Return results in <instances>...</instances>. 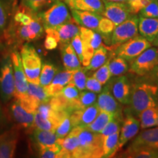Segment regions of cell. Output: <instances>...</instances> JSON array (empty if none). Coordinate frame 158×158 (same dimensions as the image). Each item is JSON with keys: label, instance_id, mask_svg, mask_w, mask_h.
Returning a JSON list of instances; mask_svg holds the SVG:
<instances>
[{"label": "cell", "instance_id": "8d00e7d4", "mask_svg": "<svg viewBox=\"0 0 158 158\" xmlns=\"http://www.w3.org/2000/svg\"><path fill=\"white\" fill-rule=\"evenodd\" d=\"M34 125L37 129L48 130V131L52 132H55L56 127H58V125L54 121L48 118H45L37 113L35 114Z\"/></svg>", "mask_w": 158, "mask_h": 158}, {"label": "cell", "instance_id": "f35d334b", "mask_svg": "<svg viewBox=\"0 0 158 158\" xmlns=\"http://www.w3.org/2000/svg\"><path fill=\"white\" fill-rule=\"evenodd\" d=\"M58 94L62 96L65 100L72 102L79 98L80 90L76 87L73 83L70 81L66 86L62 89V90Z\"/></svg>", "mask_w": 158, "mask_h": 158}, {"label": "cell", "instance_id": "4fadbf2b", "mask_svg": "<svg viewBox=\"0 0 158 158\" xmlns=\"http://www.w3.org/2000/svg\"><path fill=\"white\" fill-rule=\"evenodd\" d=\"M141 127V122L132 114H127L123 122L122 129L120 130L118 138V149H122L124 144L137 135Z\"/></svg>", "mask_w": 158, "mask_h": 158}, {"label": "cell", "instance_id": "c3c4849f", "mask_svg": "<svg viewBox=\"0 0 158 158\" xmlns=\"http://www.w3.org/2000/svg\"><path fill=\"white\" fill-rule=\"evenodd\" d=\"M152 0H134V1L128 2L127 4L129 5L132 13L133 15H136L140 13L144 7L149 5Z\"/></svg>", "mask_w": 158, "mask_h": 158}, {"label": "cell", "instance_id": "484cf974", "mask_svg": "<svg viewBox=\"0 0 158 158\" xmlns=\"http://www.w3.org/2000/svg\"><path fill=\"white\" fill-rule=\"evenodd\" d=\"M55 30L59 36L60 44H67L79 33V25L72 19L68 22L57 27Z\"/></svg>", "mask_w": 158, "mask_h": 158}, {"label": "cell", "instance_id": "603a6c76", "mask_svg": "<svg viewBox=\"0 0 158 158\" xmlns=\"http://www.w3.org/2000/svg\"><path fill=\"white\" fill-rule=\"evenodd\" d=\"M76 70H65L56 73L52 81L47 87H45L51 98L58 94L62 89L71 81L73 75Z\"/></svg>", "mask_w": 158, "mask_h": 158}, {"label": "cell", "instance_id": "ba28073f", "mask_svg": "<svg viewBox=\"0 0 158 158\" xmlns=\"http://www.w3.org/2000/svg\"><path fill=\"white\" fill-rule=\"evenodd\" d=\"M0 94L4 102H7L15 94V84L12 59L7 57L0 68Z\"/></svg>", "mask_w": 158, "mask_h": 158}, {"label": "cell", "instance_id": "816d5d0a", "mask_svg": "<svg viewBox=\"0 0 158 158\" xmlns=\"http://www.w3.org/2000/svg\"><path fill=\"white\" fill-rule=\"evenodd\" d=\"M71 45H72L73 48L76 51L79 60L81 62L83 59V43L81 38L79 35V33L71 40Z\"/></svg>", "mask_w": 158, "mask_h": 158}, {"label": "cell", "instance_id": "7a4b0ae2", "mask_svg": "<svg viewBox=\"0 0 158 158\" xmlns=\"http://www.w3.org/2000/svg\"><path fill=\"white\" fill-rule=\"evenodd\" d=\"M158 87L149 84H140L134 86L130 97V108L135 116L139 115L143 110L157 106L156 96Z\"/></svg>", "mask_w": 158, "mask_h": 158}, {"label": "cell", "instance_id": "8fae6325", "mask_svg": "<svg viewBox=\"0 0 158 158\" xmlns=\"http://www.w3.org/2000/svg\"><path fill=\"white\" fill-rule=\"evenodd\" d=\"M103 2L105 9L102 15L113 21L116 26L120 24L133 15L127 3L112 2Z\"/></svg>", "mask_w": 158, "mask_h": 158}, {"label": "cell", "instance_id": "e575fe53", "mask_svg": "<svg viewBox=\"0 0 158 158\" xmlns=\"http://www.w3.org/2000/svg\"><path fill=\"white\" fill-rule=\"evenodd\" d=\"M116 25L112 21L108 19V18L102 16L99 22L98 32L100 33L102 36V38L108 42L110 41V37H111L112 33L115 29Z\"/></svg>", "mask_w": 158, "mask_h": 158}, {"label": "cell", "instance_id": "94428289", "mask_svg": "<svg viewBox=\"0 0 158 158\" xmlns=\"http://www.w3.org/2000/svg\"></svg>", "mask_w": 158, "mask_h": 158}, {"label": "cell", "instance_id": "f6af8a7d", "mask_svg": "<svg viewBox=\"0 0 158 158\" xmlns=\"http://www.w3.org/2000/svg\"><path fill=\"white\" fill-rule=\"evenodd\" d=\"M62 149L61 143H56L54 146L40 149V156L43 158H57Z\"/></svg>", "mask_w": 158, "mask_h": 158}, {"label": "cell", "instance_id": "83f0119b", "mask_svg": "<svg viewBox=\"0 0 158 158\" xmlns=\"http://www.w3.org/2000/svg\"><path fill=\"white\" fill-rule=\"evenodd\" d=\"M142 129L158 126V108L157 106L149 107L143 110L138 115Z\"/></svg>", "mask_w": 158, "mask_h": 158}, {"label": "cell", "instance_id": "74e56055", "mask_svg": "<svg viewBox=\"0 0 158 158\" xmlns=\"http://www.w3.org/2000/svg\"><path fill=\"white\" fill-rule=\"evenodd\" d=\"M97 100V94L90 91H81L78 99L80 109L87 108L95 103Z\"/></svg>", "mask_w": 158, "mask_h": 158}, {"label": "cell", "instance_id": "bcb514c9", "mask_svg": "<svg viewBox=\"0 0 158 158\" xmlns=\"http://www.w3.org/2000/svg\"><path fill=\"white\" fill-rule=\"evenodd\" d=\"M86 79L87 78H86L85 72L81 68H80L74 72L71 82L73 83L76 87L81 92V91L86 89Z\"/></svg>", "mask_w": 158, "mask_h": 158}, {"label": "cell", "instance_id": "d6a6232c", "mask_svg": "<svg viewBox=\"0 0 158 158\" xmlns=\"http://www.w3.org/2000/svg\"><path fill=\"white\" fill-rule=\"evenodd\" d=\"M56 72L57 68L53 64L45 63L43 64L40 75V84L43 87H47L56 76Z\"/></svg>", "mask_w": 158, "mask_h": 158}, {"label": "cell", "instance_id": "3957f363", "mask_svg": "<svg viewBox=\"0 0 158 158\" xmlns=\"http://www.w3.org/2000/svg\"><path fill=\"white\" fill-rule=\"evenodd\" d=\"M20 54L27 81L40 84V75L42 69V62L35 48L32 45L26 44L21 48Z\"/></svg>", "mask_w": 158, "mask_h": 158}, {"label": "cell", "instance_id": "680465c9", "mask_svg": "<svg viewBox=\"0 0 158 158\" xmlns=\"http://www.w3.org/2000/svg\"><path fill=\"white\" fill-rule=\"evenodd\" d=\"M157 50H158V48H157Z\"/></svg>", "mask_w": 158, "mask_h": 158}, {"label": "cell", "instance_id": "11a10c76", "mask_svg": "<svg viewBox=\"0 0 158 158\" xmlns=\"http://www.w3.org/2000/svg\"><path fill=\"white\" fill-rule=\"evenodd\" d=\"M2 117V110H1V108H0V118Z\"/></svg>", "mask_w": 158, "mask_h": 158}, {"label": "cell", "instance_id": "4316f807", "mask_svg": "<svg viewBox=\"0 0 158 158\" xmlns=\"http://www.w3.org/2000/svg\"><path fill=\"white\" fill-rule=\"evenodd\" d=\"M122 114H116L114 113H110V112L100 110L99 112L98 115L97 116V117L94 118V121L89 125L87 126L86 129L89 130L91 132H93V133H100L105 127L107 125L108 122L113 120L114 118L117 117V116H120Z\"/></svg>", "mask_w": 158, "mask_h": 158}, {"label": "cell", "instance_id": "2e32d148", "mask_svg": "<svg viewBox=\"0 0 158 158\" xmlns=\"http://www.w3.org/2000/svg\"><path fill=\"white\" fill-rule=\"evenodd\" d=\"M111 92L119 103L129 105L132 89L127 78L120 76L112 85Z\"/></svg>", "mask_w": 158, "mask_h": 158}, {"label": "cell", "instance_id": "e0dca14e", "mask_svg": "<svg viewBox=\"0 0 158 158\" xmlns=\"http://www.w3.org/2000/svg\"><path fill=\"white\" fill-rule=\"evenodd\" d=\"M96 104L98 105L100 110L121 114V107L112 92H110L109 86H106L104 89L100 92Z\"/></svg>", "mask_w": 158, "mask_h": 158}, {"label": "cell", "instance_id": "5bb4252c", "mask_svg": "<svg viewBox=\"0 0 158 158\" xmlns=\"http://www.w3.org/2000/svg\"><path fill=\"white\" fill-rule=\"evenodd\" d=\"M12 116L17 123L23 127L29 128L34 125L35 114L27 109L21 103V100L16 98L11 107Z\"/></svg>", "mask_w": 158, "mask_h": 158}, {"label": "cell", "instance_id": "ac0fdd59", "mask_svg": "<svg viewBox=\"0 0 158 158\" xmlns=\"http://www.w3.org/2000/svg\"><path fill=\"white\" fill-rule=\"evenodd\" d=\"M62 149L59 158L76 157L79 148V138L76 127H73L66 137L62 140Z\"/></svg>", "mask_w": 158, "mask_h": 158}, {"label": "cell", "instance_id": "ffe728a7", "mask_svg": "<svg viewBox=\"0 0 158 158\" xmlns=\"http://www.w3.org/2000/svg\"><path fill=\"white\" fill-rule=\"evenodd\" d=\"M130 147H147L158 149V126L140 133L133 141Z\"/></svg>", "mask_w": 158, "mask_h": 158}, {"label": "cell", "instance_id": "7c38bea8", "mask_svg": "<svg viewBox=\"0 0 158 158\" xmlns=\"http://www.w3.org/2000/svg\"><path fill=\"white\" fill-rule=\"evenodd\" d=\"M100 111L97 104L83 109L76 110L70 114V121L73 128L79 127L86 128L94 121Z\"/></svg>", "mask_w": 158, "mask_h": 158}, {"label": "cell", "instance_id": "9c48e42d", "mask_svg": "<svg viewBox=\"0 0 158 158\" xmlns=\"http://www.w3.org/2000/svg\"><path fill=\"white\" fill-rule=\"evenodd\" d=\"M79 35L83 43L81 63L84 67H86L89 64L94 51L102 45V38L98 31L83 27H79Z\"/></svg>", "mask_w": 158, "mask_h": 158}, {"label": "cell", "instance_id": "7bdbcfd3", "mask_svg": "<svg viewBox=\"0 0 158 158\" xmlns=\"http://www.w3.org/2000/svg\"><path fill=\"white\" fill-rule=\"evenodd\" d=\"M70 114L65 116L61 123L59 124L58 127L55 130V133L59 138H64L68 135L72 130V124L70 121Z\"/></svg>", "mask_w": 158, "mask_h": 158}, {"label": "cell", "instance_id": "5b68a950", "mask_svg": "<svg viewBox=\"0 0 158 158\" xmlns=\"http://www.w3.org/2000/svg\"><path fill=\"white\" fill-rule=\"evenodd\" d=\"M138 21L139 17L133 15L124 22L116 26L110 41V44L114 47V50L118 45L138 35Z\"/></svg>", "mask_w": 158, "mask_h": 158}, {"label": "cell", "instance_id": "7402d4cb", "mask_svg": "<svg viewBox=\"0 0 158 158\" xmlns=\"http://www.w3.org/2000/svg\"><path fill=\"white\" fill-rule=\"evenodd\" d=\"M138 33L152 43L158 35V18L139 16Z\"/></svg>", "mask_w": 158, "mask_h": 158}, {"label": "cell", "instance_id": "9a60e30c", "mask_svg": "<svg viewBox=\"0 0 158 158\" xmlns=\"http://www.w3.org/2000/svg\"><path fill=\"white\" fill-rule=\"evenodd\" d=\"M71 15L75 21L80 27L88 28L98 31L99 22L102 17V15L90 11L71 10Z\"/></svg>", "mask_w": 158, "mask_h": 158}, {"label": "cell", "instance_id": "f546056e", "mask_svg": "<svg viewBox=\"0 0 158 158\" xmlns=\"http://www.w3.org/2000/svg\"><path fill=\"white\" fill-rule=\"evenodd\" d=\"M27 95L37 101L40 105L43 102H48L51 98L45 87H43L40 84L31 82H28Z\"/></svg>", "mask_w": 158, "mask_h": 158}, {"label": "cell", "instance_id": "8992f818", "mask_svg": "<svg viewBox=\"0 0 158 158\" xmlns=\"http://www.w3.org/2000/svg\"><path fill=\"white\" fill-rule=\"evenodd\" d=\"M152 45V43L141 35H137L118 45L115 49V53L116 56L122 57L127 62H132Z\"/></svg>", "mask_w": 158, "mask_h": 158}, {"label": "cell", "instance_id": "6f0895ef", "mask_svg": "<svg viewBox=\"0 0 158 158\" xmlns=\"http://www.w3.org/2000/svg\"><path fill=\"white\" fill-rule=\"evenodd\" d=\"M131 1H134V0H128V2H131Z\"/></svg>", "mask_w": 158, "mask_h": 158}, {"label": "cell", "instance_id": "ee69618b", "mask_svg": "<svg viewBox=\"0 0 158 158\" xmlns=\"http://www.w3.org/2000/svg\"><path fill=\"white\" fill-rule=\"evenodd\" d=\"M121 116L114 118L113 120H111L110 122H108L107 125H106L104 129L102 130L100 134H101L103 137H106V136L107 135L120 132V129H121V128H120V126H121Z\"/></svg>", "mask_w": 158, "mask_h": 158}, {"label": "cell", "instance_id": "b9f144b4", "mask_svg": "<svg viewBox=\"0 0 158 158\" xmlns=\"http://www.w3.org/2000/svg\"><path fill=\"white\" fill-rule=\"evenodd\" d=\"M16 23V22H15ZM17 24V35L21 40L23 41H32L38 38L37 35L31 31L29 25H22L16 23Z\"/></svg>", "mask_w": 158, "mask_h": 158}, {"label": "cell", "instance_id": "d4e9b609", "mask_svg": "<svg viewBox=\"0 0 158 158\" xmlns=\"http://www.w3.org/2000/svg\"><path fill=\"white\" fill-rule=\"evenodd\" d=\"M32 138L39 149L47 147L54 146L56 143H62V138L57 137L55 132L36 129L32 135Z\"/></svg>", "mask_w": 158, "mask_h": 158}, {"label": "cell", "instance_id": "4dcf8cb0", "mask_svg": "<svg viewBox=\"0 0 158 158\" xmlns=\"http://www.w3.org/2000/svg\"><path fill=\"white\" fill-rule=\"evenodd\" d=\"M108 48L103 45H100L97 50L94 51L93 56L91 59L89 64L85 67L86 70H94L101 67L104 63L106 62L108 58Z\"/></svg>", "mask_w": 158, "mask_h": 158}, {"label": "cell", "instance_id": "44dd1931", "mask_svg": "<svg viewBox=\"0 0 158 158\" xmlns=\"http://www.w3.org/2000/svg\"><path fill=\"white\" fill-rule=\"evenodd\" d=\"M64 2L71 10L90 11L100 15L105 9L102 0H64Z\"/></svg>", "mask_w": 158, "mask_h": 158}, {"label": "cell", "instance_id": "d590c367", "mask_svg": "<svg viewBox=\"0 0 158 158\" xmlns=\"http://www.w3.org/2000/svg\"><path fill=\"white\" fill-rule=\"evenodd\" d=\"M25 7L33 12H38L56 2L57 0H21Z\"/></svg>", "mask_w": 158, "mask_h": 158}, {"label": "cell", "instance_id": "7dc6e473", "mask_svg": "<svg viewBox=\"0 0 158 158\" xmlns=\"http://www.w3.org/2000/svg\"><path fill=\"white\" fill-rule=\"evenodd\" d=\"M139 16L146 18H158V1L152 0L147 7L140 11Z\"/></svg>", "mask_w": 158, "mask_h": 158}, {"label": "cell", "instance_id": "30bf717a", "mask_svg": "<svg viewBox=\"0 0 158 158\" xmlns=\"http://www.w3.org/2000/svg\"><path fill=\"white\" fill-rule=\"evenodd\" d=\"M13 63L14 78L15 84V94L17 98H22L27 96L28 90V81L23 70L21 54L18 51H15L11 56Z\"/></svg>", "mask_w": 158, "mask_h": 158}, {"label": "cell", "instance_id": "f5cc1de1", "mask_svg": "<svg viewBox=\"0 0 158 158\" xmlns=\"http://www.w3.org/2000/svg\"><path fill=\"white\" fill-rule=\"evenodd\" d=\"M102 2H112L127 3L128 0H102Z\"/></svg>", "mask_w": 158, "mask_h": 158}, {"label": "cell", "instance_id": "ab89813d", "mask_svg": "<svg viewBox=\"0 0 158 158\" xmlns=\"http://www.w3.org/2000/svg\"><path fill=\"white\" fill-rule=\"evenodd\" d=\"M108 63H109V59L106 61V62L104 63L101 67L97 69V71L92 76L102 85H106L107 84L110 77L112 76L110 72L109 67H108Z\"/></svg>", "mask_w": 158, "mask_h": 158}, {"label": "cell", "instance_id": "52a82bcc", "mask_svg": "<svg viewBox=\"0 0 158 158\" xmlns=\"http://www.w3.org/2000/svg\"><path fill=\"white\" fill-rule=\"evenodd\" d=\"M157 65L158 50L155 47H150L132 61L129 71L138 76H145L155 69Z\"/></svg>", "mask_w": 158, "mask_h": 158}, {"label": "cell", "instance_id": "9f6ffc18", "mask_svg": "<svg viewBox=\"0 0 158 158\" xmlns=\"http://www.w3.org/2000/svg\"><path fill=\"white\" fill-rule=\"evenodd\" d=\"M156 76H157V77L158 78V70H157V73H156Z\"/></svg>", "mask_w": 158, "mask_h": 158}, {"label": "cell", "instance_id": "cb8c5ba5", "mask_svg": "<svg viewBox=\"0 0 158 158\" xmlns=\"http://www.w3.org/2000/svg\"><path fill=\"white\" fill-rule=\"evenodd\" d=\"M63 65L67 70H77L81 68V62L71 43L61 45Z\"/></svg>", "mask_w": 158, "mask_h": 158}, {"label": "cell", "instance_id": "277c9868", "mask_svg": "<svg viewBox=\"0 0 158 158\" xmlns=\"http://www.w3.org/2000/svg\"><path fill=\"white\" fill-rule=\"evenodd\" d=\"M39 17L45 29H55L59 26L68 22L73 19L66 3L59 0H57L47 10L39 13Z\"/></svg>", "mask_w": 158, "mask_h": 158}, {"label": "cell", "instance_id": "f1b7e54d", "mask_svg": "<svg viewBox=\"0 0 158 158\" xmlns=\"http://www.w3.org/2000/svg\"><path fill=\"white\" fill-rule=\"evenodd\" d=\"M122 157L130 158H158V149L147 147H129Z\"/></svg>", "mask_w": 158, "mask_h": 158}, {"label": "cell", "instance_id": "681fc988", "mask_svg": "<svg viewBox=\"0 0 158 158\" xmlns=\"http://www.w3.org/2000/svg\"><path fill=\"white\" fill-rule=\"evenodd\" d=\"M8 7L3 0H0V31L5 29L8 19Z\"/></svg>", "mask_w": 158, "mask_h": 158}, {"label": "cell", "instance_id": "91938a15", "mask_svg": "<svg viewBox=\"0 0 158 158\" xmlns=\"http://www.w3.org/2000/svg\"><path fill=\"white\" fill-rule=\"evenodd\" d=\"M157 1H158V0H157Z\"/></svg>", "mask_w": 158, "mask_h": 158}, {"label": "cell", "instance_id": "60d3db41", "mask_svg": "<svg viewBox=\"0 0 158 158\" xmlns=\"http://www.w3.org/2000/svg\"><path fill=\"white\" fill-rule=\"evenodd\" d=\"M46 37L44 41V47L47 50H54L58 46L59 38L55 29H45Z\"/></svg>", "mask_w": 158, "mask_h": 158}, {"label": "cell", "instance_id": "d6986e66", "mask_svg": "<svg viewBox=\"0 0 158 158\" xmlns=\"http://www.w3.org/2000/svg\"><path fill=\"white\" fill-rule=\"evenodd\" d=\"M16 131H7L0 135V158H10L14 155L18 143Z\"/></svg>", "mask_w": 158, "mask_h": 158}, {"label": "cell", "instance_id": "1f68e13d", "mask_svg": "<svg viewBox=\"0 0 158 158\" xmlns=\"http://www.w3.org/2000/svg\"><path fill=\"white\" fill-rule=\"evenodd\" d=\"M120 132L111 134L104 137L103 140V157H112L116 155L118 149V138Z\"/></svg>", "mask_w": 158, "mask_h": 158}, {"label": "cell", "instance_id": "836d02e7", "mask_svg": "<svg viewBox=\"0 0 158 158\" xmlns=\"http://www.w3.org/2000/svg\"><path fill=\"white\" fill-rule=\"evenodd\" d=\"M108 67L112 76H119L125 73L128 70V65L127 61L120 56H116L110 60L108 63Z\"/></svg>", "mask_w": 158, "mask_h": 158}, {"label": "cell", "instance_id": "f907efd6", "mask_svg": "<svg viewBox=\"0 0 158 158\" xmlns=\"http://www.w3.org/2000/svg\"><path fill=\"white\" fill-rule=\"evenodd\" d=\"M102 85L93 76L89 77L86 79V89L94 93H100L102 91Z\"/></svg>", "mask_w": 158, "mask_h": 158}, {"label": "cell", "instance_id": "6da1fadb", "mask_svg": "<svg viewBox=\"0 0 158 158\" xmlns=\"http://www.w3.org/2000/svg\"><path fill=\"white\" fill-rule=\"evenodd\" d=\"M76 127L79 138L77 158H99L103 157L104 137L86 128Z\"/></svg>", "mask_w": 158, "mask_h": 158}, {"label": "cell", "instance_id": "db71d44e", "mask_svg": "<svg viewBox=\"0 0 158 158\" xmlns=\"http://www.w3.org/2000/svg\"><path fill=\"white\" fill-rule=\"evenodd\" d=\"M152 45H154V46L158 47V35L156 36L155 40H154L152 42Z\"/></svg>", "mask_w": 158, "mask_h": 158}]
</instances>
